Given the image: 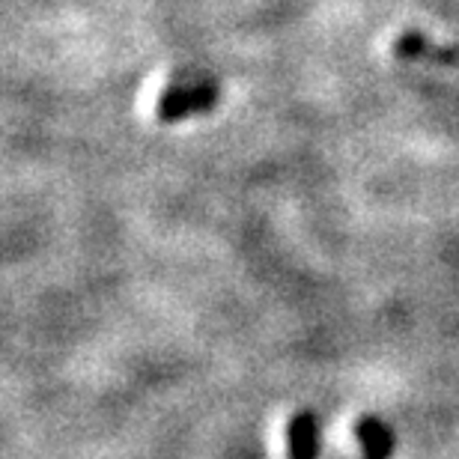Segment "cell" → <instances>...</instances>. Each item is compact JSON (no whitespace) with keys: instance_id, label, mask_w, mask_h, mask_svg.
<instances>
[{"instance_id":"1","label":"cell","mask_w":459,"mask_h":459,"mask_svg":"<svg viewBox=\"0 0 459 459\" xmlns=\"http://www.w3.org/2000/svg\"><path fill=\"white\" fill-rule=\"evenodd\" d=\"M218 105V87L215 84H195V87H168L161 90L155 114L161 123H179L195 114H206Z\"/></svg>"},{"instance_id":"2","label":"cell","mask_w":459,"mask_h":459,"mask_svg":"<svg viewBox=\"0 0 459 459\" xmlns=\"http://www.w3.org/2000/svg\"><path fill=\"white\" fill-rule=\"evenodd\" d=\"M391 51L397 54L400 60H429V63H442V66H456L459 63V51L456 48H442V45L429 42L424 33L418 30H406L394 39Z\"/></svg>"},{"instance_id":"3","label":"cell","mask_w":459,"mask_h":459,"mask_svg":"<svg viewBox=\"0 0 459 459\" xmlns=\"http://www.w3.org/2000/svg\"><path fill=\"white\" fill-rule=\"evenodd\" d=\"M358 445H361L364 459H391L394 454V429L385 420L364 415L355 424Z\"/></svg>"},{"instance_id":"4","label":"cell","mask_w":459,"mask_h":459,"mask_svg":"<svg viewBox=\"0 0 459 459\" xmlns=\"http://www.w3.org/2000/svg\"><path fill=\"white\" fill-rule=\"evenodd\" d=\"M290 459H316L319 454V424L310 411H299L287 427Z\"/></svg>"}]
</instances>
